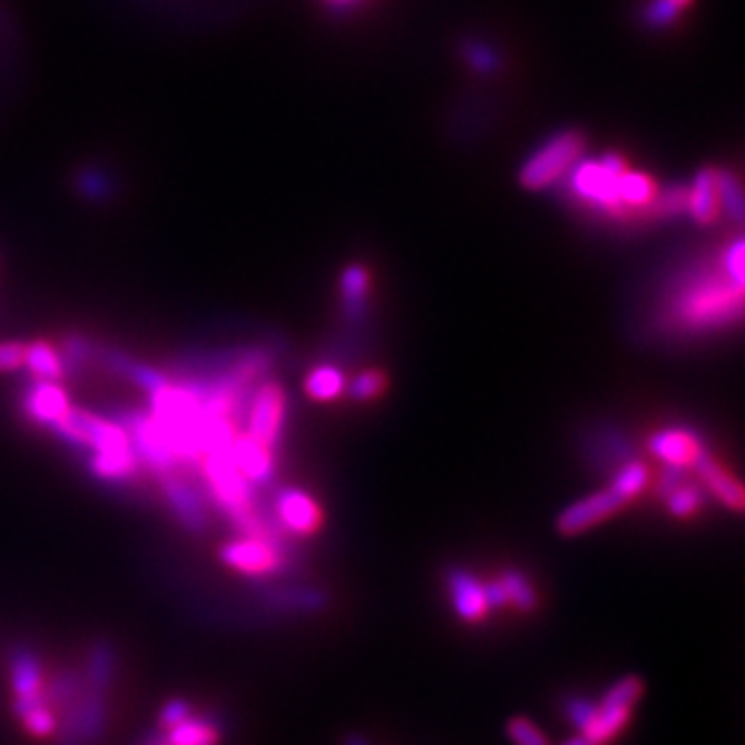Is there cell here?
I'll return each instance as SVG.
<instances>
[{
  "label": "cell",
  "mask_w": 745,
  "mask_h": 745,
  "mask_svg": "<svg viewBox=\"0 0 745 745\" xmlns=\"http://www.w3.org/2000/svg\"><path fill=\"white\" fill-rule=\"evenodd\" d=\"M627 504L630 502H627L616 488L608 486L589 497H584V500L575 504H569L558 519V531L567 538L579 536L584 531L594 529V526H598L601 521L616 517L618 511H623Z\"/></svg>",
  "instance_id": "obj_4"
},
{
  "label": "cell",
  "mask_w": 745,
  "mask_h": 745,
  "mask_svg": "<svg viewBox=\"0 0 745 745\" xmlns=\"http://www.w3.org/2000/svg\"><path fill=\"white\" fill-rule=\"evenodd\" d=\"M367 290H370L367 271L353 266L343 273V304L347 316H360L364 300H367Z\"/></svg>",
  "instance_id": "obj_23"
},
{
  "label": "cell",
  "mask_w": 745,
  "mask_h": 745,
  "mask_svg": "<svg viewBox=\"0 0 745 745\" xmlns=\"http://www.w3.org/2000/svg\"><path fill=\"white\" fill-rule=\"evenodd\" d=\"M192 714H194L192 703H186V699H169L163 712H159V728L179 726L182 722L192 717Z\"/></svg>",
  "instance_id": "obj_28"
},
{
  "label": "cell",
  "mask_w": 745,
  "mask_h": 745,
  "mask_svg": "<svg viewBox=\"0 0 745 745\" xmlns=\"http://www.w3.org/2000/svg\"><path fill=\"white\" fill-rule=\"evenodd\" d=\"M159 483H163L165 497L171 507L177 519L192 531H203L208 523V509H206V497L192 483V480L184 478L179 471L159 476Z\"/></svg>",
  "instance_id": "obj_7"
},
{
  "label": "cell",
  "mask_w": 745,
  "mask_h": 745,
  "mask_svg": "<svg viewBox=\"0 0 745 745\" xmlns=\"http://www.w3.org/2000/svg\"><path fill=\"white\" fill-rule=\"evenodd\" d=\"M220 724L206 717H188L174 728H157L136 745H220Z\"/></svg>",
  "instance_id": "obj_13"
},
{
  "label": "cell",
  "mask_w": 745,
  "mask_h": 745,
  "mask_svg": "<svg viewBox=\"0 0 745 745\" xmlns=\"http://www.w3.org/2000/svg\"><path fill=\"white\" fill-rule=\"evenodd\" d=\"M743 252H745V246H743V239H736L732 246L726 248L724 256H722V266H724V273L732 277V281L736 285L743 287Z\"/></svg>",
  "instance_id": "obj_29"
},
{
  "label": "cell",
  "mask_w": 745,
  "mask_h": 745,
  "mask_svg": "<svg viewBox=\"0 0 745 745\" xmlns=\"http://www.w3.org/2000/svg\"><path fill=\"white\" fill-rule=\"evenodd\" d=\"M24 364V345L22 343H0V372L20 370Z\"/></svg>",
  "instance_id": "obj_30"
},
{
  "label": "cell",
  "mask_w": 745,
  "mask_h": 745,
  "mask_svg": "<svg viewBox=\"0 0 745 745\" xmlns=\"http://www.w3.org/2000/svg\"><path fill=\"white\" fill-rule=\"evenodd\" d=\"M10 683L14 690V699H39L47 697L43 690V666L39 656L27 649L18 647L10 656Z\"/></svg>",
  "instance_id": "obj_14"
},
{
  "label": "cell",
  "mask_w": 745,
  "mask_h": 745,
  "mask_svg": "<svg viewBox=\"0 0 745 745\" xmlns=\"http://www.w3.org/2000/svg\"><path fill=\"white\" fill-rule=\"evenodd\" d=\"M469 58H471V63H473L478 70H490V68H494V53H490L488 49L476 47V49H471Z\"/></svg>",
  "instance_id": "obj_34"
},
{
  "label": "cell",
  "mask_w": 745,
  "mask_h": 745,
  "mask_svg": "<svg viewBox=\"0 0 745 745\" xmlns=\"http://www.w3.org/2000/svg\"><path fill=\"white\" fill-rule=\"evenodd\" d=\"M649 465L645 461H630V463H625L623 469L616 473V478H612V488H616L627 502H633L635 497H639L641 492L647 490L649 486Z\"/></svg>",
  "instance_id": "obj_22"
},
{
  "label": "cell",
  "mask_w": 745,
  "mask_h": 745,
  "mask_svg": "<svg viewBox=\"0 0 745 745\" xmlns=\"http://www.w3.org/2000/svg\"><path fill=\"white\" fill-rule=\"evenodd\" d=\"M306 396L329 403L335 401L345 391V376L341 370L331 367V364H324V367H316L310 376H306Z\"/></svg>",
  "instance_id": "obj_20"
},
{
  "label": "cell",
  "mask_w": 745,
  "mask_h": 745,
  "mask_svg": "<svg viewBox=\"0 0 745 745\" xmlns=\"http://www.w3.org/2000/svg\"><path fill=\"white\" fill-rule=\"evenodd\" d=\"M220 558L227 567L252 577L271 575L283 565L281 552L273 546V540L261 536H244L239 540H232V543L220 550Z\"/></svg>",
  "instance_id": "obj_5"
},
{
  "label": "cell",
  "mask_w": 745,
  "mask_h": 745,
  "mask_svg": "<svg viewBox=\"0 0 745 745\" xmlns=\"http://www.w3.org/2000/svg\"><path fill=\"white\" fill-rule=\"evenodd\" d=\"M507 736L514 745H550L548 736L526 717H514L507 722Z\"/></svg>",
  "instance_id": "obj_27"
},
{
  "label": "cell",
  "mask_w": 745,
  "mask_h": 745,
  "mask_svg": "<svg viewBox=\"0 0 745 745\" xmlns=\"http://www.w3.org/2000/svg\"><path fill=\"white\" fill-rule=\"evenodd\" d=\"M229 457L235 461L237 471L248 480V483H268L273 478L275 459L273 449L268 444L258 442L256 437L248 432L235 437L229 444Z\"/></svg>",
  "instance_id": "obj_12"
},
{
  "label": "cell",
  "mask_w": 745,
  "mask_h": 745,
  "mask_svg": "<svg viewBox=\"0 0 745 745\" xmlns=\"http://www.w3.org/2000/svg\"><path fill=\"white\" fill-rule=\"evenodd\" d=\"M719 194H717V171L703 169L688 188V210L697 223L709 225L719 215Z\"/></svg>",
  "instance_id": "obj_16"
},
{
  "label": "cell",
  "mask_w": 745,
  "mask_h": 745,
  "mask_svg": "<svg viewBox=\"0 0 745 745\" xmlns=\"http://www.w3.org/2000/svg\"><path fill=\"white\" fill-rule=\"evenodd\" d=\"M627 169L618 155H608L598 163H577L572 171V192L589 206L604 210L608 215H623V206L618 200V177Z\"/></svg>",
  "instance_id": "obj_3"
},
{
  "label": "cell",
  "mask_w": 745,
  "mask_h": 745,
  "mask_svg": "<svg viewBox=\"0 0 745 745\" xmlns=\"http://www.w3.org/2000/svg\"><path fill=\"white\" fill-rule=\"evenodd\" d=\"M500 581V587L504 591L507 598V606H514L523 612H529L536 608V589L533 584L526 579L521 572H507Z\"/></svg>",
  "instance_id": "obj_24"
},
{
  "label": "cell",
  "mask_w": 745,
  "mask_h": 745,
  "mask_svg": "<svg viewBox=\"0 0 745 745\" xmlns=\"http://www.w3.org/2000/svg\"><path fill=\"white\" fill-rule=\"evenodd\" d=\"M345 745H370V743L364 741L362 736H347V738H345Z\"/></svg>",
  "instance_id": "obj_35"
},
{
  "label": "cell",
  "mask_w": 745,
  "mask_h": 745,
  "mask_svg": "<svg viewBox=\"0 0 745 745\" xmlns=\"http://www.w3.org/2000/svg\"><path fill=\"white\" fill-rule=\"evenodd\" d=\"M447 587L451 596V606H454L457 616L465 623H480L490 610L486 584H480L471 572L454 569L447 577Z\"/></svg>",
  "instance_id": "obj_11"
},
{
  "label": "cell",
  "mask_w": 745,
  "mask_h": 745,
  "mask_svg": "<svg viewBox=\"0 0 745 745\" xmlns=\"http://www.w3.org/2000/svg\"><path fill=\"white\" fill-rule=\"evenodd\" d=\"M584 153V138L577 130H565V134L550 138L529 163L521 169V184L531 192H540L572 169Z\"/></svg>",
  "instance_id": "obj_2"
},
{
  "label": "cell",
  "mask_w": 745,
  "mask_h": 745,
  "mask_svg": "<svg viewBox=\"0 0 745 745\" xmlns=\"http://www.w3.org/2000/svg\"><path fill=\"white\" fill-rule=\"evenodd\" d=\"M22 408L29 420L51 430L70 413L72 405L63 386H58L56 382H43V379H35V382L24 389Z\"/></svg>",
  "instance_id": "obj_8"
},
{
  "label": "cell",
  "mask_w": 745,
  "mask_h": 745,
  "mask_svg": "<svg viewBox=\"0 0 745 745\" xmlns=\"http://www.w3.org/2000/svg\"><path fill=\"white\" fill-rule=\"evenodd\" d=\"M649 451L670 469H693L705 454V447L690 430H661L651 434Z\"/></svg>",
  "instance_id": "obj_9"
},
{
  "label": "cell",
  "mask_w": 745,
  "mask_h": 745,
  "mask_svg": "<svg viewBox=\"0 0 745 745\" xmlns=\"http://www.w3.org/2000/svg\"><path fill=\"white\" fill-rule=\"evenodd\" d=\"M24 364L35 379H43V382H58L66 374L63 355L43 341L24 345Z\"/></svg>",
  "instance_id": "obj_18"
},
{
  "label": "cell",
  "mask_w": 745,
  "mask_h": 745,
  "mask_svg": "<svg viewBox=\"0 0 745 745\" xmlns=\"http://www.w3.org/2000/svg\"><path fill=\"white\" fill-rule=\"evenodd\" d=\"M717 194H719V203H724L726 213L732 215L736 223H741L743 194H741V184L732 171H717Z\"/></svg>",
  "instance_id": "obj_25"
},
{
  "label": "cell",
  "mask_w": 745,
  "mask_h": 745,
  "mask_svg": "<svg viewBox=\"0 0 745 745\" xmlns=\"http://www.w3.org/2000/svg\"><path fill=\"white\" fill-rule=\"evenodd\" d=\"M326 3H331V6H350V3H357V0H326Z\"/></svg>",
  "instance_id": "obj_36"
},
{
  "label": "cell",
  "mask_w": 745,
  "mask_h": 745,
  "mask_svg": "<svg viewBox=\"0 0 745 745\" xmlns=\"http://www.w3.org/2000/svg\"><path fill=\"white\" fill-rule=\"evenodd\" d=\"M285 420V393L275 382L263 384L248 408V428L246 432L256 437L258 442L271 449L281 440Z\"/></svg>",
  "instance_id": "obj_6"
},
{
  "label": "cell",
  "mask_w": 745,
  "mask_h": 745,
  "mask_svg": "<svg viewBox=\"0 0 745 745\" xmlns=\"http://www.w3.org/2000/svg\"><path fill=\"white\" fill-rule=\"evenodd\" d=\"M594 712H596V705L589 703V699H572V703L567 705V717L579 728V732L581 728H587V724L594 717Z\"/></svg>",
  "instance_id": "obj_32"
},
{
  "label": "cell",
  "mask_w": 745,
  "mask_h": 745,
  "mask_svg": "<svg viewBox=\"0 0 745 745\" xmlns=\"http://www.w3.org/2000/svg\"><path fill=\"white\" fill-rule=\"evenodd\" d=\"M654 206L659 208L664 215H676V213L688 210V188H683V186L670 188V192L659 203H654Z\"/></svg>",
  "instance_id": "obj_31"
},
{
  "label": "cell",
  "mask_w": 745,
  "mask_h": 745,
  "mask_svg": "<svg viewBox=\"0 0 745 745\" xmlns=\"http://www.w3.org/2000/svg\"><path fill=\"white\" fill-rule=\"evenodd\" d=\"M668 3H674L676 8H685V6L690 3V0H668Z\"/></svg>",
  "instance_id": "obj_37"
},
{
  "label": "cell",
  "mask_w": 745,
  "mask_h": 745,
  "mask_svg": "<svg viewBox=\"0 0 745 745\" xmlns=\"http://www.w3.org/2000/svg\"><path fill=\"white\" fill-rule=\"evenodd\" d=\"M389 386V376L384 372H379V370H370V372H364L360 374L353 384H350V396H353L355 401H374L382 396V393L386 391Z\"/></svg>",
  "instance_id": "obj_26"
},
{
  "label": "cell",
  "mask_w": 745,
  "mask_h": 745,
  "mask_svg": "<svg viewBox=\"0 0 745 745\" xmlns=\"http://www.w3.org/2000/svg\"><path fill=\"white\" fill-rule=\"evenodd\" d=\"M277 517L297 536H314L324 523V511L304 490H283L277 497Z\"/></svg>",
  "instance_id": "obj_10"
},
{
  "label": "cell",
  "mask_w": 745,
  "mask_h": 745,
  "mask_svg": "<svg viewBox=\"0 0 745 745\" xmlns=\"http://www.w3.org/2000/svg\"><path fill=\"white\" fill-rule=\"evenodd\" d=\"M693 469L697 471L699 478L705 480V486L709 488V492L717 497V500L724 507L734 509V511L743 509V488H741V483L736 480V476L728 473L717 459L709 457L705 451V454L697 459Z\"/></svg>",
  "instance_id": "obj_15"
},
{
  "label": "cell",
  "mask_w": 745,
  "mask_h": 745,
  "mask_svg": "<svg viewBox=\"0 0 745 745\" xmlns=\"http://www.w3.org/2000/svg\"><path fill=\"white\" fill-rule=\"evenodd\" d=\"M664 494V500H666V507L670 514H674L676 519H690L695 517L699 509H703L705 500H703V492H699L695 486H688L685 483V480H680L678 486L674 488H668Z\"/></svg>",
  "instance_id": "obj_21"
},
{
  "label": "cell",
  "mask_w": 745,
  "mask_h": 745,
  "mask_svg": "<svg viewBox=\"0 0 745 745\" xmlns=\"http://www.w3.org/2000/svg\"><path fill=\"white\" fill-rule=\"evenodd\" d=\"M743 287L728 275H690L670 302V321L685 331H709L741 318Z\"/></svg>",
  "instance_id": "obj_1"
},
{
  "label": "cell",
  "mask_w": 745,
  "mask_h": 745,
  "mask_svg": "<svg viewBox=\"0 0 745 745\" xmlns=\"http://www.w3.org/2000/svg\"><path fill=\"white\" fill-rule=\"evenodd\" d=\"M678 10L674 3H668V0H654L651 8H649V22L656 24V27H664V24H670L676 18H678Z\"/></svg>",
  "instance_id": "obj_33"
},
{
  "label": "cell",
  "mask_w": 745,
  "mask_h": 745,
  "mask_svg": "<svg viewBox=\"0 0 745 745\" xmlns=\"http://www.w3.org/2000/svg\"><path fill=\"white\" fill-rule=\"evenodd\" d=\"M114 670H116V654H114L109 641H99V645H95L92 651H90L85 685L92 690L107 693L109 685H111V678H114Z\"/></svg>",
  "instance_id": "obj_19"
},
{
  "label": "cell",
  "mask_w": 745,
  "mask_h": 745,
  "mask_svg": "<svg viewBox=\"0 0 745 745\" xmlns=\"http://www.w3.org/2000/svg\"><path fill=\"white\" fill-rule=\"evenodd\" d=\"M616 188H618V200H620L623 210L649 208L656 203V184L641 171L623 169Z\"/></svg>",
  "instance_id": "obj_17"
}]
</instances>
